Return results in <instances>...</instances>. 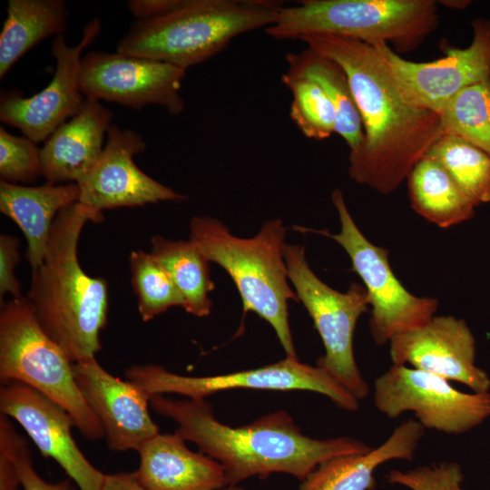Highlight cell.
I'll return each instance as SVG.
<instances>
[{"mask_svg": "<svg viewBox=\"0 0 490 490\" xmlns=\"http://www.w3.org/2000/svg\"><path fill=\"white\" fill-rule=\"evenodd\" d=\"M346 72L364 128V141L348 155V175L382 194L394 192L444 134L437 113L409 102L376 49L331 34L299 38Z\"/></svg>", "mask_w": 490, "mask_h": 490, "instance_id": "obj_1", "label": "cell"}, {"mask_svg": "<svg viewBox=\"0 0 490 490\" xmlns=\"http://www.w3.org/2000/svg\"><path fill=\"white\" fill-rule=\"evenodd\" d=\"M149 405L177 424L175 434L193 442L222 466L228 486L271 473L289 474L303 481L328 459L372 449L349 436L311 438L283 410L264 415L250 425L230 426L217 419L205 399L174 400L153 395Z\"/></svg>", "mask_w": 490, "mask_h": 490, "instance_id": "obj_2", "label": "cell"}, {"mask_svg": "<svg viewBox=\"0 0 490 490\" xmlns=\"http://www.w3.org/2000/svg\"><path fill=\"white\" fill-rule=\"evenodd\" d=\"M103 220L102 211L80 201L62 209L25 296L40 326L74 364L95 358L107 324V281L86 274L77 256L83 226Z\"/></svg>", "mask_w": 490, "mask_h": 490, "instance_id": "obj_3", "label": "cell"}, {"mask_svg": "<svg viewBox=\"0 0 490 490\" xmlns=\"http://www.w3.org/2000/svg\"><path fill=\"white\" fill-rule=\"evenodd\" d=\"M286 228L280 219L266 221L251 238H240L219 220L195 216L190 240L235 283L243 311L255 312L274 329L287 357L297 358L289 322V301H299L288 280L283 254Z\"/></svg>", "mask_w": 490, "mask_h": 490, "instance_id": "obj_4", "label": "cell"}, {"mask_svg": "<svg viewBox=\"0 0 490 490\" xmlns=\"http://www.w3.org/2000/svg\"><path fill=\"white\" fill-rule=\"evenodd\" d=\"M283 6L272 0H184L164 16L136 21L116 50L186 70L211 58L235 37L270 26Z\"/></svg>", "mask_w": 490, "mask_h": 490, "instance_id": "obj_5", "label": "cell"}, {"mask_svg": "<svg viewBox=\"0 0 490 490\" xmlns=\"http://www.w3.org/2000/svg\"><path fill=\"white\" fill-rule=\"evenodd\" d=\"M438 22L435 0H303L283 6L265 33L278 40L331 34L370 45L391 42L405 53L417 47Z\"/></svg>", "mask_w": 490, "mask_h": 490, "instance_id": "obj_6", "label": "cell"}, {"mask_svg": "<svg viewBox=\"0 0 490 490\" xmlns=\"http://www.w3.org/2000/svg\"><path fill=\"white\" fill-rule=\"evenodd\" d=\"M0 381L24 384L58 404L85 438L104 436L77 385L74 363L40 326L25 297L1 304Z\"/></svg>", "mask_w": 490, "mask_h": 490, "instance_id": "obj_7", "label": "cell"}, {"mask_svg": "<svg viewBox=\"0 0 490 490\" xmlns=\"http://www.w3.org/2000/svg\"><path fill=\"white\" fill-rule=\"evenodd\" d=\"M288 277L318 330L325 353L317 361L323 369L359 401L369 387L355 359L353 339L360 316L369 306L364 286L352 283L346 292L323 282L309 267L303 246L284 244Z\"/></svg>", "mask_w": 490, "mask_h": 490, "instance_id": "obj_8", "label": "cell"}, {"mask_svg": "<svg viewBox=\"0 0 490 490\" xmlns=\"http://www.w3.org/2000/svg\"><path fill=\"white\" fill-rule=\"evenodd\" d=\"M340 231L316 230L338 242L348 255L352 270L360 277L371 306L369 330L374 342L382 346L400 333L427 323L438 308L434 298L410 293L394 274L388 250L369 241L354 221L340 189L331 193Z\"/></svg>", "mask_w": 490, "mask_h": 490, "instance_id": "obj_9", "label": "cell"}, {"mask_svg": "<svg viewBox=\"0 0 490 490\" xmlns=\"http://www.w3.org/2000/svg\"><path fill=\"white\" fill-rule=\"evenodd\" d=\"M124 374L126 379L138 385L150 397L172 393L191 399H204L233 388L307 390L328 397L346 411L353 412L359 407V400L335 378L317 366L301 363L298 358L286 357L261 368L208 377L181 376L155 364L134 365Z\"/></svg>", "mask_w": 490, "mask_h": 490, "instance_id": "obj_10", "label": "cell"}, {"mask_svg": "<svg viewBox=\"0 0 490 490\" xmlns=\"http://www.w3.org/2000/svg\"><path fill=\"white\" fill-rule=\"evenodd\" d=\"M376 409L390 419L412 412L425 429L459 436L490 417V394L464 393L450 381L404 365H391L374 381Z\"/></svg>", "mask_w": 490, "mask_h": 490, "instance_id": "obj_11", "label": "cell"}, {"mask_svg": "<svg viewBox=\"0 0 490 490\" xmlns=\"http://www.w3.org/2000/svg\"><path fill=\"white\" fill-rule=\"evenodd\" d=\"M471 24L469 46L446 47V56L433 62L406 60L385 42L372 46L405 97L439 115L463 89L490 79V19L476 17Z\"/></svg>", "mask_w": 490, "mask_h": 490, "instance_id": "obj_12", "label": "cell"}, {"mask_svg": "<svg viewBox=\"0 0 490 490\" xmlns=\"http://www.w3.org/2000/svg\"><path fill=\"white\" fill-rule=\"evenodd\" d=\"M186 70L121 53L93 51L82 57L79 86L85 99L113 102L132 109L156 104L171 115L185 109L180 93Z\"/></svg>", "mask_w": 490, "mask_h": 490, "instance_id": "obj_13", "label": "cell"}, {"mask_svg": "<svg viewBox=\"0 0 490 490\" xmlns=\"http://www.w3.org/2000/svg\"><path fill=\"white\" fill-rule=\"evenodd\" d=\"M101 32L98 18L91 20L83 28L75 45H68L64 34L52 42V54L55 71L49 84L30 97L19 91H3L0 96V120L21 130L35 143L48 137L69 118L83 109L85 98L79 86L82 53Z\"/></svg>", "mask_w": 490, "mask_h": 490, "instance_id": "obj_14", "label": "cell"}, {"mask_svg": "<svg viewBox=\"0 0 490 490\" xmlns=\"http://www.w3.org/2000/svg\"><path fill=\"white\" fill-rule=\"evenodd\" d=\"M106 136L98 160L77 182L80 188L78 201L102 211L187 199L137 167L133 157L146 149L140 133L112 123Z\"/></svg>", "mask_w": 490, "mask_h": 490, "instance_id": "obj_15", "label": "cell"}, {"mask_svg": "<svg viewBox=\"0 0 490 490\" xmlns=\"http://www.w3.org/2000/svg\"><path fill=\"white\" fill-rule=\"evenodd\" d=\"M393 365L460 382L475 393L488 392L490 377L475 366V339L463 318L434 316L425 325L396 335L389 341Z\"/></svg>", "mask_w": 490, "mask_h": 490, "instance_id": "obj_16", "label": "cell"}, {"mask_svg": "<svg viewBox=\"0 0 490 490\" xmlns=\"http://www.w3.org/2000/svg\"><path fill=\"white\" fill-rule=\"evenodd\" d=\"M0 414L15 419L45 457L54 459L80 490H101L104 474L75 443L71 416L37 390L18 382L1 385Z\"/></svg>", "mask_w": 490, "mask_h": 490, "instance_id": "obj_17", "label": "cell"}, {"mask_svg": "<svg viewBox=\"0 0 490 490\" xmlns=\"http://www.w3.org/2000/svg\"><path fill=\"white\" fill-rule=\"evenodd\" d=\"M81 393L100 421L112 451L139 449L159 434L149 414L150 397L135 383L116 377L95 358L74 364Z\"/></svg>", "mask_w": 490, "mask_h": 490, "instance_id": "obj_18", "label": "cell"}, {"mask_svg": "<svg viewBox=\"0 0 490 490\" xmlns=\"http://www.w3.org/2000/svg\"><path fill=\"white\" fill-rule=\"evenodd\" d=\"M113 113L100 102L85 100L81 112L61 124L40 149L46 183L78 182L103 152Z\"/></svg>", "mask_w": 490, "mask_h": 490, "instance_id": "obj_19", "label": "cell"}, {"mask_svg": "<svg viewBox=\"0 0 490 490\" xmlns=\"http://www.w3.org/2000/svg\"><path fill=\"white\" fill-rule=\"evenodd\" d=\"M177 434H158L138 451L135 475L147 490H220L228 486L222 466L190 450Z\"/></svg>", "mask_w": 490, "mask_h": 490, "instance_id": "obj_20", "label": "cell"}, {"mask_svg": "<svg viewBox=\"0 0 490 490\" xmlns=\"http://www.w3.org/2000/svg\"><path fill=\"white\" fill-rule=\"evenodd\" d=\"M425 427L415 419L399 424L377 447L328 459L302 481L300 490H372L375 470L394 459L412 461Z\"/></svg>", "mask_w": 490, "mask_h": 490, "instance_id": "obj_21", "label": "cell"}, {"mask_svg": "<svg viewBox=\"0 0 490 490\" xmlns=\"http://www.w3.org/2000/svg\"><path fill=\"white\" fill-rule=\"evenodd\" d=\"M76 182L26 186L0 181V211L15 221L27 242L32 270L44 258L54 221L64 207L79 201Z\"/></svg>", "mask_w": 490, "mask_h": 490, "instance_id": "obj_22", "label": "cell"}, {"mask_svg": "<svg viewBox=\"0 0 490 490\" xmlns=\"http://www.w3.org/2000/svg\"><path fill=\"white\" fill-rule=\"evenodd\" d=\"M68 18L63 0H9L0 33V78L40 42L64 34Z\"/></svg>", "mask_w": 490, "mask_h": 490, "instance_id": "obj_23", "label": "cell"}, {"mask_svg": "<svg viewBox=\"0 0 490 490\" xmlns=\"http://www.w3.org/2000/svg\"><path fill=\"white\" fill-rule=\"evenodd\" d=\"M407 179L412 209L428 221L448 228L474 216L476 206L435 160L424 156Z\"/></svg>", "mask_w": 490, "mask_h": 490, "instance_id": "obj_24", "label": "cell"}, {"mask_svg": "<svg viewBox=\"0 0 490 490\" xmlns=\"http://www.w3.org/2000/svg\"><path fill=\"white\" fill-rule=\"evenodd\" d=\"M290 66L316 82L330 100L336 112V131L343 138L349 153L359 149L364 128L353 92L344 69L334 60L307 47L286 54Z\"/></svg>", "mask_w": 490, "mask_h": 490, "instance_id": "obj_25", "label": "cell"}, {"mask_svg": "<svg viewBox=\"0 0 490 490\" xmlns=\"http://www.w3.org/2000/svg\"><path fill=\"white\" fill-rule=\"evenodd\" d=\"M151 243V253L168 272L183 299L182 308L196 317L210 315L212 301L209 295L215 286L207 258L190 240H171L155 235Z\"/></svg>", "mask_w": 490, "mask_h": 490, "instance_id": "obj_26", "label": "cell"}, {"mask_svg": "<svg viewBox=\"0 0 490 490\" xmlns=\"http://www.w3.org/2000/svg\"><path fill=\"white\" fill-rule=\"evenodd\" d=\"M427 156L449 173L475 206L490 202V156L466 140L444 133Z\"/></svg>", "mask_w": 490, "mask_h": 490, "instance_id": "obj_27", "label": "cell"}, {"mask_svg": "<svg viewBox=\"0 0 490 490\" xmlns=\"http://www.w3.org/2000/svg\"><path fill=\"white\" fill-rule=\"evenodd\" d=\"M439 117L444 133L458 136L490 156V79L463 89Z\"/></svg>", "mask_w": 490, "mask_h": 490, "instance_id": "obj_28", "label": "cell"}, {"mask_svg": "<svg viewBox=\"0 0 490 490\" xmlns=\"http://www.w3.org/2000/svg\"><path fill=\"white\" fill-rule=\"evenodd\" d=\"M281 81L292 95L289 117L305 137L320 141L335 132V109L316 82L290 66Z\"/></svg>", "mask_w": 490, "mask_h": 490, "instance_id": "obj_29", "label": "cell"}, {"mask_svg": "<svg viewBox=\"0 0 490 490\" xmlns=\"http://www.w3.org/2000/svg\"><path fill=\"white\" fill-rule=\"evenodd\" d=\"M132 285L143 321H150L168 309L183 306V299L170 275L152 253L132 251L129 259Z\"/></svg>", "mask_w": 490, "mask_h": 490, "instance_id": "obj_30", "label": "cell"}, {"mask_svg": "<svg viewBox=\"0 0 490 490\" xmlns=\"http://www.w3.org/2000/svg\"><path fill=\"white\" fill-rule=\"evenodd\" d=\"M42 176L40 149L25 136H15L0 128L1 181L31 183Z\"/></svg>", "mask_w": 490, "mask_h": 490, "instance_id": "obj_31", "label": "cell"}, {"mask_svg": "<svg viewBox=\"0 0 490 490\" xmlns=\"http://www.w3.org/2000/svg\"><path fill=\"white\" fill-rule=\"evenodd\" d=\"M389 484H398L411 490H464V475L456 462L421 466L414 469L391 470L387 475Z\"/></svg>", "mask_w": 490, "mask_h": 490, "instance_id": "obj_32", "label": "cell"}, {"mask_svg": "<svg viewBox=\"0 0 490 490\" xmlns=\"http://www.w3.org/2000/svg\"><path fill=\"white\" fill-rule=\"evenodd\" d=\"M20 437L10 418L0 414V490H18L22 486L15 464Z\"/></svg>", "mask_w": 490, "mask_h": 490, "instance_id": "obj_33", "label": "cell"}, {"mask_svg": "<svg viewBox=\"0 0 490 490\" xmlns=\"http://www.w3.org/2000/svg\"><path fill=\"white\" fill-rule=\"evenodd\" d=\"M19 240L13 235L0 236V299L9 293L12 298H22L21 285L15 275L19 258Z\"/></svg>", "mask_w": 490, "mask_h": 490, "instance_id": "obj_34", "label": "cell"}, {"mask_svg": "<svg viewBox=\"0 0 490 490\" xmlns=\"http://www.w3.org/2000/svg\"><path fill=\"white\" fill-rule=\"evenodd\" d=\"M15 464L24 490H74L70 480L48 483L36 473L28 444L22 436L15 450Z\"/></svg>", "mask_w": 490, "mask_h": 490, "instance_id": "obj_35", "label": "cell"}, {"mask_svg": "<svg viewBox=\"0 0 490 490\" xmlns=\"http://www.w3.org/2000/svg\"><path fill=\"white\" fill-rule=\"evenodd\" d=\"M183 3L184 0H131L127 6L137 21H149L175 11Z\"/></svg>", "mask_w": 490, "mask_h": 490, "instance_id": "obj_36", "label": "cell"}, {"mask_svg": "<svg viewBox=\"0 0 490 490\" xmlns=\"http://www.w3.org/2000/svg\"><path fill=\"white\" fill-rule=\"evenodd\" d=\"M101 490H147L138 480L135 472H121L104 475Z\"/></svg>", "mask_w": 490, "mask_h": 490, "instance_id": "obj_37", "label": "cell"}, {"mask_svg": "<svg viewBox=\"0 0 490 490\" xmlns=\"http://www.w3.org/2000/svg\"><path fill=\"white\" fill-rule=\"evenodd\" d=\"M438 5H444L451 9H465L471 5L469 0H441L437 1Z\"/></svg>", "mask_w": 490, "mask_h": 490, "instance_id": "obj_38", "label": "cell"}, {"mask_svg": "<svg viewBox=\"0 0 490 490\" xmlns=\"http://www.w3.org/2000/svg\"><path fill=\"white\" fill-rule=\"evenodd\" d=\"M220 490H244V489L241 488V487H239L237 485H229V486H227L225 488H222Z\"/></svg>", "mask_w": 490, "mask_h": 490, "instance_id": "obj_39", "label": "cell"}]
</instances>
